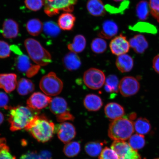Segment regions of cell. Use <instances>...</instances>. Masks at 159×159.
Returning <instances> with one entry per match:
<instances>
[{"mask_svg":"<svg viewBox=\"0 0 159 159\" xmlns=\"http://www.w3.org/2000/svg\"><path fill=\"white\" fill-rule=\"evenodd\" d=\"M25 129L36 140L41 143L48 142L55 132L54 123L43 115H36Z\"/></svg>","mask_w":159,"mask_h":159,"instance_id":"6da1fadb","label":"cell"},{"mask_svg":"<svg viewBox=\"0 0 159 159\" xmlns=\"http://www.w3.org/2000/svg\"><path fill=\"white\" fill-rule=\"evenodd\" d=\"M9 122L10 129L12 132L25 129L30 122L37 115L35 111L28 107L19 106L11 107Z\"/></svg>","mask_w":159,"mask_h":159,"instance_id":"7a4b0ae2","label":"cell"},{"mask_svg":"<svg viewBox=\"0 0 159 159\" xmlns=\"http://www.w3.org/2000/svg\"><path fill=\"white\" fill-rule=\"evenodd\" d=\"M134 124L129 119L121 117L113 120L109 125L108 136L114 141L128 140L134 132Z\"/></svg>","mask_w":159,"mask_h":159,"instance_id":"3957f363","label":"cell"},{"mask_svg":"<svg viewBox=\"0 0 159 159\" xmlns=\"http://www.w3.org/2000/svg\"><path fill=\"white\" fill-rule=\"evenodd\" d=\"M24 43L30 57L37 65L45 66L51 62L50 53L38 41L29 38L25 40Z\"/></svg>","mask_w":159,"mask_h":159,"instance_id":"277c9868","label":"cell"},{"mask_svg":"<svg viewBox=\"0 0 159 159\" xmlns=\"http://www.w3.org/2000/svg\"><path fill=\"white\" fill-rule=\"evenodd\" d=\"M63 87L62 81L53 72L44 75L39 83L40 88L48 96H55L60 94Z\"/></svg>","mask_w":159,"mask_h":159,"instance_id":"5b68a950","label":"cell"},{"mask_svg":"<svg viewBox=\"0 0 159 159\" xmlns=\"http://www.w3.org/2000/svg\"><path fill=\"white\" fill-rule=\"evenodd\" d=\"M78 0H43L44 12L49 17L56 15L61 11L71 12Z\"/></svg>","mask_w":159,"mask_h":159,"instance_id":"8992f818","label":"cell"},{"mask_svg":"<svg viewBox=\"0 0 159 159\" xmlns=\"http://www.w3.org/2000/svg\"><path fill=\"white\" fill-rule=\"evenodd\" d=\"M49 108L51 112L56 116L57 121L60 122L74 120V117L69 112L66 101L62 97H56L52 99Z\"/></svg>","mask_w":159,"mask_h":159,"instance_id":"52a82bcc","label":"cell"},{"mask_svg":"<svg viewBox=\"0 0 159 159\" xmlns=\"http://www.w3.org/2000/svg\"><path fill=\"white\" fill-rule=\"evenodd\" d=\"M105 75L102 71L92 68L85 71L83 75L84 84L89 88L93 89H100L105 84Z\"/></svg>","mask_w":159,"mask_h":159,"instance_id":"ba28073f","label":"cell"},{"mask_svg":"<svg viewBox=\"0 0 159 159\" xmlns=\"http://www.w3.org/2000/svg\"><path fill=\"white\" fill-rule=\"evenodd\" d=\"M119 89L123 96L130 97L138 92L140 89V84L134 77L126 76L123 77L119 82Z\"/></svg>","mask_w":159,"mask_h":159,"instance_id":"9c48e42d","label":"cell"},{"mask_svg":"<svg viewBox=\"0 0 159 159\" xmlns=\"http://www.w3.org/2000/svg\"><path fill=\"white\" fill-rule=\"evenodd\" d=\"M55 132L61 142L67 143L70 142L76 136L75 127L69 122H63L55 126Z\"/></svg>","mask_w":159,"mask_h":159,"instance_id":"30bf717a","label":"cell"},{"mask_svg":"<svg viewBox=\"0 0 159 159\" xmlns=\"http://www.w3.org/2000/svg\"><path fill=\"white\" fill-rule=\"evenodd\" d=\"M52 98L48 95L40 92H36L27 99L28 107L35 110H38L46 108L50 103Z\"/></svg>","mask_w":159,"mask_h":159,"instance_id":"8fae6325","label":"cell"},{"mask_svg":"<svg viewBox=\"0 0 159 159\" xmlns=\"http://www.w3.org/2000/svg\"><path fill=\"white\" fill-rule=\"evenodd\" d=\"M109 47L113 54L119 56L128 53L130 46L126 37L120 34L112 40Z\"/></svg>","mask_w":159,"mask_h":159,"instance_id":"7c38bea8","label":"cell"},{"mask_svg":"<svg viewBox=\"0 0 159 159\" xmlns=\"http://www.w3.org/2000/svg\"><path fill=\"white\" fill-rule=\"evenodd\" d=\"M2 30V34L5 38L15 39L19 33L18 23L13 19L6 20L4 21Z\"/></svg>","mask_w":159,"mask_h":159,"instance_id":"4fadbf2b","label":"cell"},{"mask_svg":"<svg viewBox=\"0 0 159 159\" xmlns=\"http://www.w3.org/2000/svg\"><path fill=\"white\" fill-rule=\"evenodd\" d=\"M17 75L14 73L0 74V88L7 93L15 90L17 86Z\"/></svg>","mask_w":159,"mask_h":159,"instance_id":"5bb4252c","label":"cell"},{"mask_svg":"<svg viewBox=\"0 0 159 159\" xmlns=\"http://www.w3.org/2000/svg\"><path fill=\"white\" fill-rule=\"evenodd\" d=\"M118 31V27L116 24L111 20H107L103 23L98 36L101 38L110 39L116 35Z\"/></svg>","mask_w":159,"mask_h":159,"instance_id":"9a60e30c","label":"cell"},{"mask_svg":"<svg viewBox=\"0 0 159 159\" xmlns=\"http://www.w3.org/2000/svg\"><path fill=\"white\" fill-rule=\"evenodd\" d=\"M104 111L107 118L112 120L124 116L125 113L124 107L116 102L107 104L105 107Z\"/></svg>","mask_w":159,"mask_h":159,"instance_id":"2e32d148","label":"cell"},{"mask_svg":"<svg viewBox=\"0 0 159 159\" xmlns=\"http://www.w3.org/2000/svg\"><path fill=\"white\" fill-rule=\"evenodd\" d=\"M129 43L130 47L134 50L135 52L139 54L143 53L148 47V41L142 34L135 35L130 39Z\"/></svg>","mask_w":159,"mask_h":159,"instance_id":"e0dca14e","label":"cell"},{"mask_svg":"<svg viewBox=\"0 0 159 159\" xmlns=\"http://www.w3.org/2000/svg\"><path fill=\"white\" fill-rule=\"evenodd\" d=\"M65 67L69 71H75L80 67L81 62L80 58L77 53L70 52L66 55L63 59Z\"/></svg>","mask_w":159,"mask_h":159,"instance_id":"ac0fdd59","label":"cell"},{"mask_svg":"<svg viewBox=\"0 0 159 159\" xmlns=\"http://www.w3.org/2000/svg\"><path fill=\"white\" fill-rule=\"evenodd\" d=\"M116 65L121 72H128L132 70L134 67V60L128 54L119 55L116 59Z\"/></svg>","mask_w":159,"mask_h":159,"instance_id":"d6986e66","label":"cell"},{"mask_svg":"<svg viewBox=\"0 0 159 159\" xmlns=\"http://www.w3.org/2000/svg\"><path fill=\"white\" fill-rule=\"evenodd\" d=\"M83 104L87 109L90 111H97L100 109L103 105L102 99L97 95L89 94L86 95Z\"/></svg>","mask_w":159,"mask_h":159,"instance_id":"ffe728a7","label":"cell"},{"mask_svg":"<svg viewBox=\"0 0 159 159\" xmlns=\"http://www.w3.org/2000/svg\"><path fill=\"white\" fill-rule=\"evenodd\" d=\"M75 16L69 12L61 14L58 19V25L63 30L70 31L74 27L75 21Z\"/></svg>","mask_w":159,"mask_h":159,"instance_id":"44dd1931","label":"cell"},{"mask_svg":"<svg viewBox=\"0 0 159 159\" xmlns=\"http://www.w3.org/2000/svg\"><path fill=\"white\" fill-rule=\"evenodd\" d=\"M87 8L89 13L94 16H101L105 15L104 6L101 0H88Z\"/></svg>","mask_w":159,"mask_h":159,"instance_id":"7402d4cb","label":"cell"},{"mask_svg":"<svg viewBox=\"0 0 159 159\" xmlns=\"http://www.w3.org/2000/svg\"><path fill=\"white\" fill-rule=\"evenodd\" d=\"M111 148L118 155L119 159L124 158L133 149L128 143L124 141H114Z\"/></svg>","mask_w":159,"mask_h":159,"instance_id":"603a6c76","label":"cell"},{"mask_svg":"<svg viewBox=\"0 0 159 159\" xmlns=\"http://www.w3.org/2000/svg\"><path fill=\"white\" fill-rule=\"evenodd\" d=\"M86 40L84 36L79 34L74 37L72 43L67 45V48L71 52L79 53L84 50L86 47Z\"/></svg>","mask_w":159,"mask_h":159,"instance_id":"cb8c5ba5","label":"cell"},{"mask_svg":"<svg viewBox=\"0 0 159 159\" xmlns=\"http://www.w3.org/2000/svg\"><path fill=\"white\" fill-rule=\"evenodd\" d=\"M17 89L20 95H25L34 91L35 86L32 81L30 80L22 78L17 83Z\"/></svg>","mask_w":159,"mask_h":159,"instance_id":"d4e9b609","label":"cell"},{"mask_svg":"<svg viewBox=\"0 0 159 159\" xmlns=\"http://www.w3.org/2000/svg\"><path fill=\"white\" fill-rule=\"evenodd\" d=\"M26 27L30 34L33 36H37L42 31L43 25L39 19H32L27 21Z\"/></svg>","mask_w":159,"mask_h":159,"instance_id":"484cf974","label":"cell"},{"mask_svg":"<svg viewBox=\"0 0 159 159\" xmlns=\"http://www.w3.org/2000/svg\"><path fill=\"white\" fill-rule=\"evenodd\" d=\"M134 124V130L138 134L144 135L148 134L151 130V124L146 118H139Z\"/></svg>","mask_w":159,"mask_h":159,"instance_id":"4316f807","label":"cell"},{"mask_svg":"<svg viewBox=\"0 0 159 159\" xmlns=\"http://www.w3.org/2000/svg\"><path fill=\"white\" fill-rule=\"evenodd\" d=\"M104 145V143L102 142H89L85 144V150L89 156L96 157L101 154Z\"/></svg>","mask_w":159,"mask_h":159,"instance_id":"83f0119b","label":"cell"},{"mask_svg":"<svg viewBox=\"0 0 159 159\" xmlns=\"http://www.w3.org/2000/svg\"><path fill=\"white\" fill-rule=\"evenodd\" d=\"M80 151V144L76 141L67 143L63 149L65 156L70 158L77 156Z\"/></svg>","mask_w":159,"mask_h":159,"instance_id":"f1b7e54d","label":"cell"},{"mask_svg":"<svg viewBox=\"0 0 159 159\" xmlns=\"http://www.w3.org/2000/svg\"><path fill=\"white\" fill-rule=\"evenodd\" d=\"M119 80L116 75H109L105 80V90L108 93H118L119 91Z\"/></svg>","mask_w":159,"mask_h":159,"instance_id":"f546056e","label":"cell"},{"mask_svg":"<svg viewBox=\"0 0 159 159\" xmlns=\"http://www.w3.org/2000/svg\"><path fill=\"white\" fill-rule=\"evenodd\" d=\"M149 3L145 0L139 2L136 7V13L138 18L141 20L144 21L148 19L149 15Z\"/></svg>","mask_w":159,"mask_h":159,"instance_id":"4dcf8cb0","label":"cell"},{"mask_svg":"<svg viewBox=\"0 0 159 159\" xmlns=\"http://www.w3.org/2000/svg\"><path fill=\"white\" fill-rule=\"evenodd\" d=\"M130 29L142 33H146L155 34L157 32V30L154 25L146 22H140L135 24Z\"/></svg>","mask_w":159,"mask_h":159,"instance_id":"1f68e13d","label":"cell"},{"mask_svg":"<svg viewBox=\"0 0 159 159\" xmlns=\"http://www.w3.org/2000/svg\"><path fill=\"white\" fill-rule=\"evenodd\" d=\"M43 30L46 34L52 37L57 36L61 33V29L58 25L51 21L45 22Z\"/></svg>","mask_w":159,"mask_h":159,"instance_id":"d6a6232c","label":"cell"},{"mask_svg":"<svg viewBox=\"0 0 159 159\" xmlns=\"http://www.w3.org/2000/svg\"><path fill=\"white\" fill-rule=\"evenodd\" d=\"M16 66L19 71L26 73L32 66L29 57L25 55L19 56L16 60Z\"/></svg>","mask_w":159,"mask_h":159,"instance_id":"836d02e7","label":"cell"},{"mask_svg":"<svg viewBox=\"0 0 159 159\" xmlns=\"http://www.w3.org/2000/svg\"><path fill=\"white\" fill-rule=\"evenodd\" d=\"M128 143L134 150H140L143 148L146 144L144 136L138 134L133 135L129 139Z\"/></svg>","mask_w":159,"mask_h":159,"instance_id":"e575fe53","label":"cell"},{"mask_svg":"<svg viewBox=\"0 0 159 159\" xmlns=\"http://www.w3.org/2000/svg\"><path fill=\"white\" fill-rule=\"evenodd\" d=\"M106 41L101 38H97L93 40L91 43V49L93 52L97 54L104 53L106 50Z\"/></svg>","mask_w":159,"mask_h":159,"instance_id":"d590c367","label":"cell"},{"mask_svg":"<svg viewBox=\"0 0 159 159\" xmlns=\"http://www.w3.org/2000/svg\"><path fill=\"white\" fill-rule=\"evenodd\" d=\"M0 159H16L10 152L5 138H0Z\"/></svg>","mask_w":159,"mask_h":159,"instance_id":"8d00e7d4","label":"cell"},{"mask_svg":"<svg viewBox=\"0 0 159 159\" xmlns=\"http://www.w3.org/2000/svg\"><path fill=\"white\" fill-rule=\"evenodd\" d=\"M25 3L28 9L34 11H39L43 6V0H25Z\"/></svg>","mask_w":159,"mask_h":159,"instance_id":"74e56055","label":"cell"},{"mask_svg":"<svg viewBox=\"0 0 159 159\" xmlns=\"http://www.w3.org/2000/svg\"><path fill=\"white\" fill-rule=\"evenodd\" d=\"M99 159H119V157L111 148L105 147L99 156Z\"/></svg>","mask_w":159,"mask_h":159,"instance_id":"f35d334b","label":"cell"},{"mask_svg":"<svg viewBox=\"0 0 159 159\" xmlns=\"http://www.w3.org/2000/svg\"><path fill=\"white\" fill-rule=\"evenodd\" d=\"M149 5L151 15L159 22V0H150Z\"/></svg>","mask_w":159,"mask_h":159,"instance_id":"ab89813d","label":"cell"},{"mask_svg":"<svg viewBox=\"0 0 159 159\" xmlns=\"http://www.w3.org/2000/svg\"><path fill=\"white\" fill-rule=\"evenodd\" d=\"M11 54V48L5 41H0V58H5Z\"/></svg>","mask_w":159,"mask_h":159,"instance_id":"60d3db41","label":"cell"},{"mask_svg":"<svg viewBox=\"0 0 159 159\" xmlns=\"http://www.w3.org/2000/svg\"><path fill=\"white\" fill-rule=\"evenodd\" d=\"M9 101V99L7 95L4 93L0 92V108H9L7 106Z\"/></svg>","mask_w":159,"mask_h":159,"instance_id":"b9f144b4","label":"cell"},{"mask_svg":"<svg viewBox=\"0 0 159 159\" xmlns=\"http://www.w3.org/2000/svg\"><path fill=\"white\" fill-rule=\"evenodd\" d=\"M20 159H43L36 152H29L24 154Z\"/></svg>","mask_w":159,"mask_h":159,"instance_id":"7bdbcfd3","label":"cell"},{"mask_svg":"<svg viewBox=\"0 0 159 159\" xmlns=\"http://www.w3.org/2000/svg\"><path fill=\"white\" fill-rule=\"evenodd\" d=\"M40 66L38 65H32V66L26 73L27 76L28 77L33 76L38 72Z\"/></svg>","mask_w":159,"mask_h":159,"instance_id":"ee69618b","label":"cell"},{"mask_svg":"<svg viewBox=\"0 0 159 159\" xmlns=\"http://www.w3.org/2000/svg\"><path fill=\"white\" fill-rule=\"evenodd\" d=\"M153 68L159 74V54L154 57L152 62Z\"/></svg>","mask_w":159,"mask_h":159,"instance_id":"f6af8a7d","label":"cell"},{"mask_svg":"<svg viewBox=\"0 0 159 159\" xmlns=\"http://www.w3.org/2000/svg\"><path fill=\"white\" fill-rule=\"evenodd\" d=\"M4 119V117L2 113L0 112V125L3 123Z\"/></svg>","mask_w":159,"mask_h":159,"instance_id":"bcb514c9","label":"cell"},{"mask_svg":"<svg viewBox=\"0 0 159 159\" xmlns=\"http://www.w3.org/2000/svg\"><path fill=\"white\" fill-rule=\"evenodd\" d=\"M113 1L115 2H118L124 1V0H113Z\"/></svg>","mask_w":159,"mask_h":159,"instance_id":"7dc6e473","label":"cell"},{"mask_svg":"<svg viewBox=\"0 0 159 159\" xmlns=\"http://www.w3.org/2000/svg\"><path fill=\"white\" fill-rule=\"evenodd\" d=\"M159 159V158H156V159Z\"/></svg>","mask_w":159,"mask_h":159,"instance_id":"c3c4849f","label":"cell"}]
</instances>
